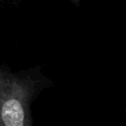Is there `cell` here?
I'll use <instances>...</instances> for the list:
<instances>
[{
  "label": "cell",
  "instance_id": "obj_1",
  "mask_svg": "<svg viewBox=\"0 0 126 126\" xmlns=\"http://www.w3.org/2000/svg\"><path fill=\"white\" fill-rule=\"evenodd\" d=\"M32 94L31 81L0 70V125H30L29 104Z\"/></svg>",
  "mask_w": 126,
  "mask_h": 126
},
{
  "label": "cell",
  "instance_id": "obj_2",
  "mask_svg": "<svg viewBox=\"0 0 126 126\" xmlns=\"http://www.w3.org/2000/svg\"><path fill=\"white\" fill-rule=\"evenodd\" d=\"M71 1H73L74 3H76V4H78L79 2H80V0H71Z\"/></svg>",
  "mask_w": 126,
  "mask_h": 126
}]
</instances>
